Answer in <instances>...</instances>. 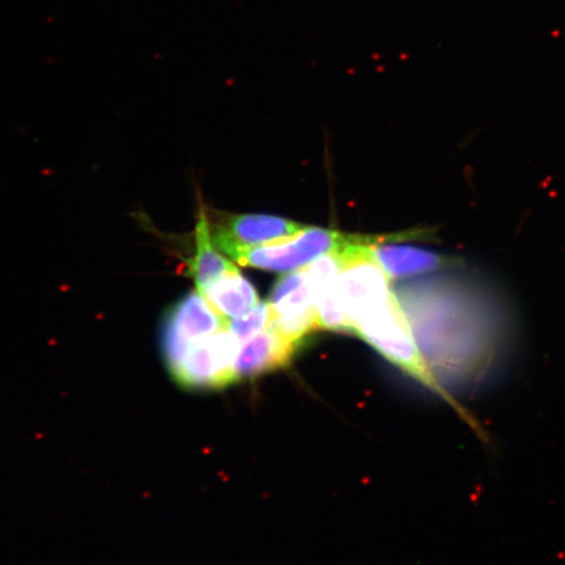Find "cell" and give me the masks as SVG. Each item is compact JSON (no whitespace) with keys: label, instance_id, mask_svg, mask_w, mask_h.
Returning a JSON list of instances; mask_svg holds the SVG:
<instances>
[{"label":"cell","instance_id":"5","mask_svg":"<svg viewBox=\"0 0 565 565\" xmlns=\"http://www.w3.org/2000/svg\"><path fill=\"white\" fill-rule=\"evenodd\" d=\"M304 274L313 292L318 327L321 330L352 334L339 283L341 261L338 252L325 254L309 263L304 267Z\"/></svg>","mask_w":565,"mask_h":565},{"label":"cell","instance_id":"4","mask_svg":"<svg viewBox=\"0 0 565 565\" xmlns=\"http://www.w3.org/2000/svg\"><path fill=\"white\" fill-rule=\"evenodd\" d=\"M270 325L303 346L318 327L316 305L304 270L292 271L276 282L269 299Z\"/></svg>","mask_w":565,"mask_h":565},{"label":"cell","instance_id":"3","mask_svg":"<svg viewBox=\"0 0 565 565\" xmlns=\"http://www.w3.org/2000/svg\"><path fill=\"white\" fill-rule=\"evenodd\" d=\"M351 236L324 228H308L270 244L216 246L241 266L253 269L292 273L316 261L325 254L338 252Z\"/></svg>","mask_w":565,"mask_h":565},{"label":"cell","instance_id":"2","mask_svg":"<svg viewBox=\"0 0 565 565\" xmlns=\"http://www.w3.org/2000/svg\"><path fill=\"white\" fill-rule=\"evenodd\" d=\"M240 344L225 325L207 337L160 348L169 375L181 388L222 389L239 381L235 361Z\"/></svg>","mask_w":565,"mask_h":565},{"label":"cell","instance_id":"8","mask_svg":"<svg viewBox=\"0 0 565 565\" xmlns=\"http://www.w3.org/2000/svg\"><path fill=\"white\" fill-rule=\"evenodd\" d=\"M305 225L271 215H232L211 232L215 246H257L296 236Z\"/></svg>","mask_w":565,"mask_h":565},{"label":"cell","instance_id":"6","mask_svg":"<svg viewBox=\"0 0 565 565\" xmlns=\"http://www.w3.org/2000/svg\"><path fill=\"white\" fill-rule=\"evenodd\" d=\"M225 325L227 320L208 304L201 292H190L165 314L160 327V347L207 337Z\"/></svg>","mask_w":565,"mask_h":565},{"label":"cell","instance_id":"1","mask_svg":"<svg viewBox=\"0 0 565 565\" xmlns=\"http://www.w3.org/2000/svg\"><path fill=\"white\" fill-rule=\"evenodd\" d=\"M397 296L420 354L446 393L449 385L471 384L491 371L503 347L504 326L480 284L440 276L399 287Z\"/></svg>","mask_w":565,"mask_h":565},{"label":"cell","instance_id":"9","mask_svg":"<svg viewBox=\"0 0 565 565\" xmlns=\"http://www.w3.org/2000/svg\"><path fill=\"white\" fill-rule=\"evenodd\" d=\"M300 347V344L284 337L273 325H269L256 337L240 344L235 361L237 380L286 367Z\"/></svg>","mask_w":565,"mask_h":565},{"label":"cell","instance_id":"11","mask_svg":"<svg viewBox=\"0 0 565 565\" xmlns=\"http://www.w3.org/2000/svg\"><path fill=\"white\" fill-rule=\"evenodd\" d=\"M233 267L236 266L216 250L210 222L205 212L201 211L195 228V253L188 263V273L198 292L205 291Z\"/></svg>","mask_w":565,"mask_h":565},{"label":"cell","instance_id":"7","mask_svg":"<svg viewBox=\"0 0 565 565\" xmlns=\"http://www.w3.org/2000/svg\"><path fill=\"white\" fill-rule=\"evenodd\" d=\"M390 236L384 239H377L372 242L371 250L373 257L380 263L385 273L390 279L410 278V276L436 273V271L452 270L460 267V259L444 256L415 248L409 245H394L393 242L406 241L410 237H414V233L409 235H397L394 239L388 241Z\"/></svg>","mask_w":565,"mask_h":565},{"label":"cell","instance_id":"12","mask_svg":"<svg viewBox=\"0 0 565 565\" xmlns=\"http://www.w3.org/2000/svg\"><path fill=\"white\" fill-rule=\"evenodd\" d=\"M270 320L269 303H259L256 308L249 310L244 316L227 320V329L237 341L244 343L269 327Z\"/></svg>","mask_w":565,"mask_h":565},{"label":"cell","instance_id":"10","mask_svg":"<svg viewBox=\"0 0 565 565\" xmlns=\"http://www.w3.org/2000/svg\"><path fill=\"white\" fill-rule=\"evenodd\" d=\"M202 295L225 320L244 316L261 303L256 288L237 267L212 283Z\"/></svg>","mask_w":565,"mask_h":565}]
</instances>
